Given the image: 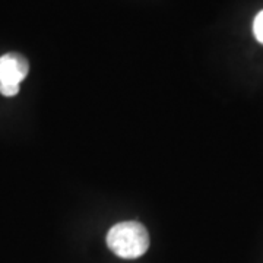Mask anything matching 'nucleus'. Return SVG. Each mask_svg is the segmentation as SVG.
<instances>
[{"instance_id": "obj_2", "label": "nucleus", "mask_w": 263, "mask_h": 263, "mask_svg": "<svg viewBox=\"0 0 263 263\" xmlns=\"http://www.w3.org/2000/svg\"><path fill=\"white\" fill-rule=\"evenodd\" d=\"M29 65L27 59L18 53H8L0 57V94L15 97L19 84L27 78Z\"/></svg>"}, {"instance_id": "obj_1", "label": "nucleus", "mask_w": 263, "mask_h": 263, "mask_svg": "<svg viewBox=\"0 0 263 263\" xmlns=\"http://www.w3.org/2000/svg\"><path fill=\"white\" fill-rule=\"evenodd\" d=\"M107 245L119 257L138 259L146 253L149 247V235L146 228L139 222H120L108 231Z\"/></svg>"}, {"instance_id": "obj_3", "label": "nucleus", "mask_w": 263, "mask_h": 263, "mask_svg": "<svg viewBox=\"0 0 263 263\" xmlns=\"http://www.w3.org/2000/svg\"><path fill=\"white\" fill-rule=\"evenodd\" d=\"M253 32L256 40L263 44V10H260L253 21Z\"/></svg>"}]
</instances>
